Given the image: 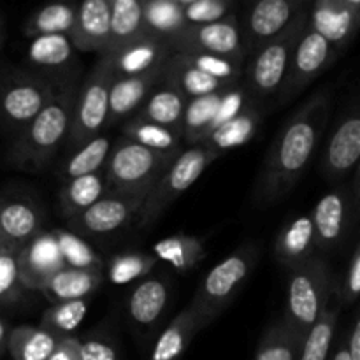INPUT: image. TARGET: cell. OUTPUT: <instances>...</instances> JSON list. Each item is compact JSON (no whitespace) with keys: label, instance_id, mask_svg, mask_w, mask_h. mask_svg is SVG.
<instances>
[{"label":"cell","instance_id":"6da1fadb","mask_svg":"<svg viewBox=\"0 0 360 360\" xmlns=\"http://www.w3.org/2000/svg\"><path fill=\"white\" fill-rule=\"evenodd\" d=\"M330 111L327 91H316L285 122L266 155L253 200L271 206L292 192L311 164Z\"/></svg>","mask_w":360,"mask_h":360},{"label":"cell","instance_id":"7a4b0ae2","mask_svg":"<svg viewBox=\"0 0 360 360\" xmlns=\"http://www.w3.org/2000/svg\"><path fill=\"white\" fill-rule=\"evenodd\" d=\"M77 90L76 81L62 83L44 109L13 139L9 164L20 171L41 172L67 144L72 125Z\"/></svg>","mask_w":360,"mask_h":360},{"label":"cell","instance_id":"3957f363","mask_svg":"<svg viewBox=\"0 0 360 360\" xmlns=\"http://www.w3.org/2000/svg\"><path fill=\"white\" fill-rule=\"evenodd\" d=\"M334 274L319 255L288 271L285 320L302 336L319 323L338 294Z\"/></svg>","mask_w":360,"mask_h":360},{"label":"cell","instance_id":"277c9868","mask_svg":"<svg viewBox=\"0 0 360 360\" xmlns=\"http://www.w3.org/2000/svg\"><path fill=\"white\" fill-rule=\"evenodd\" d=\"M179 155L160 153L122 137L112 144L104 167L108 192L148 197Z\"/></svg>","mask_w":360,"mask_h":360},{"label":"cell","instance_id":"5b68a950","mask_svg":"<svg viewBox=\"0 0 360 360\" xmlns=\"http://www.w3.org/2000/svg\"><path fill=\"white\" fill-rule=\"evenodd\" d=\"M58 84L34 69L0 70V127L14 137L48 105Z\"/></svg>","mask_w":360,"mask_h":360},{"label":"cell","instance_id":"8992f818","mask_svg":"<svg viewBox=\"0 0 360 360\" xmlns=\"http://www.w3.org/2000/svg\"><path fill=\"white\" fill-rule=\"evenodd\" d=\"M309 7L311 4L299 14L297 20L280 37L267 42L266 46L248 56V63L245 67L246 90L252 94L255 101L278 97L280 94L288 69H290L295 46L309 23Z\"/></svg>","mask_w":360,"mask_h":360},{"label":"cell","instance_id":"52a82bcc","mask_svg":"<svg viewBox=\"0 0 360 360\" xmlns=\"http://www.w3.org/2000/svg\"><path fill=\"white\" fill-rule=\"evenodd\" d=\"M115 79L116 72L111 60L108 56H101L94 70L88 74L84 83L77 90L72 125L65 144L70 153L79 150L95 137L102 136V130L108 127L109 97Z\"/></svg>","mask_w":360,"mask_h":360},{"label":"cell","instance_id":"ba28073f","mask_svg":"<svg viewBox=\"0 0 360 360\" xmlns=\"http://www.w3.org/2000/svg\"><path fill=\"white\" fill-rule=\"evenodd\" d=\"M257 259H259L257 246L245 245L206 274L202 285L190 302L204 327L213 322L236 297L241 285L252 274Z\"/></svg>","mask_w":360,"mask_h":360},{"label":"cell","instance_id":"9c48e42d","mask_svg":"<svg viewBox=\"0 0 360 360\" xmlns=\"http://www.w3.org/2000/svg\"><path fill=\"white\" fill-rule=\"evenodd\" d=\"M217 158L218 155L202 144L183 150V153L162 174V178L158 179L157 185L144 200L143 210L137 217L139 227L148 229L157 224L158 218L167 211V207L178 197H181V193H185Z\"/></svg>","mask_w":360,"mask_h":360},{"label":"cell","instance_id":"30bf717a","mask_svg":"<svg viewBox=\"0 0 360 360\" xmlns=\"http://www.w3.org/2000/svg\"><path fill=\"white\" fill-rule=\"evenodd\" d=\"M340 56L341 53L327 39L316 34L308 23L297 46H295L290 69H288L283 86L276 97L278 104H288L292 98L302 94L308 88V84H311L316 77L322 76Z\"/></svg>","mask_w":360,"mask_h":360},{"label":"cell","instance_id":"8fae6325","mask_svg":"<svg viewBox=\"0 0 360 360\" xmlns=\"http://www.w3.org/2000/svg\"><path fill=\"white\" fill-rule=\"evenodd\" d=\"M360 160V91L327 139L322 153V174L329 181H343Z\"/></svg>","mask_w":360,"mask_h":360},{"label":"cell","instance_id":"7c38bea8","mask_svg":"<svg viewBox=\"0 0 360 360\" xmlns=\"http://www.w3.org/2000/svg\"><path fill=\"white\" fill-rule=\"evenodd\" d=\"M306 0H260L248 9L243 27L248 56L288 30L308 7Z\"/></svg>","mask_w":360,"mask_h":360},{"label":"cell","instance_id":"4fadbf2b","mask_svg":"<svg viewBox=\"0 0 360 360\" xmlns=\"http://www.w3.org/2000/svg\"><path fill=\"white\" fill-rule=\"evenodd\" d=\"M316 250H333L347 239L360 220L350 186H338L316 202L311 211Z\"/></svg>","mask_w":360,"mask_h":360},{"label":"cell","instance_id":"5bb4252c","mask_svg":"<svg viewBox=\"0 0 360 360\" xmlns=\"http://www.w3.org/2000/svg\"><path fill=\"white\" fill-rule=\"evenodd\" d=\"M171 48L174 49V53H211V55L243 60V62L248 58L243 28L236 16L211 25H199V27L188 25L186 30L171 42Z\"/></svg>","mask_w":360,"mask_h":360},{"label":"cell","instance_id":"9a60e30c","mask_svg":"<svg viewBox=\"0 0 360 360\" xmlns=\"http://www.w3.org/2000/svg\"><path fill=\"white\" fill-rule=\"evenodd\" d=\"M144 195H129V193L105 192L101 200L90 210L69 221V229L76 234L83 236H109L120 229L127 227L130 221L137 220Z\"/></svg>","mask_w":360,"mask_h":360},{"label":"cell","instance_id":"2e32d148","mask_svg":"<svg viewBox=\"0 0 360 360\" xmlns=\"http://www.w3.org/2000/svg\"><path fill=\"white\" fill-rule=\"evenodd\" d=\"M309 27L343 55L360 32V0H316L309 7Z\"/></svg>","mask_w":360,"mask_h":360},{"label":"cell","instance_id":"e0dca14e","mask_svg":"<svg viewBox=\"0 0 360 360\" xmlns=\"http://www.w3.org/2000/svg\"><path fill=\"white\" fill-rule=\"evenodd\" d=\"M76 51L69 35H41L32 39L28 44L27 60L35 72L62 84L76 81L79 67Z\"/></svg>","mask_w":360,"mask_h":360},{"label":"cell","instance_id":"ac0fdd59","mask_svg":"<svg viewBox=\"0 0 360 360\" xmlns=\"http://www.w3.org/2000/svg\"><path fill=\"white\" fill-rule=\"evenodd\" d=\"M65 267L55 231L41 232L20 250V273L27 290H42L56 273Z\"/></svg>","mask_w":360,"mask_h":360},{"label":"cell","instance_id":"d6986e66","mask_svg":"<svg viewBox=\"0 0 360 360\" xmlns=\"http://www.w3.org/2000/svg\"><path fill=\"white\" fill-rule=\"evenodd\" d=\"M172 55L174 49L167 41L144 34L108 55V58L115 67L116 77H127L164 70Z\"/></svg>","mask_w":360,"mask_h":360},{"label":"cell","instance_id":"ffe728a7","mask_svg":"<svg viewBox=\"0 0 360 360\" xmlns=\"http://www.w3.org/2000/svg\"><path fill=\"white\" fill-rule=\"evenodd\" d=\"M44 214L32 197L23 193L0 195V225L6 245L23 248L42 231Z\"/></svg>","mask_w":360,"mask_h":360},{"label":"cell","instance_id":"44dd1931","mask_svg":"<svg viewBox=\"0 0 360 360\" xmlns=\"http://www.w3.org/2000/svg\"><path fill=\"white\" fill-rule=\"evenodd\" d=\"M111 0H84L77 6L70 41L77 51L108 55L111 42Z\"/></svg>","mask_w":360,"mask_h":360},{"label":"cell","instance_id":"7402d4cb","mask_svg":"<svg viewBox=\"0 0 360 360\" xmlns=\"http://www.w3.org/2000/svg\"><path fill=\"white\" fill-rule=\"evenodd\" d=\"M164 70L141 74V76L116 77L109 97L108 127H116L127 120L134 118L144 102L148 101L155 88L164 79Z\"/></svg>","mask_w":360,"mask_h":360},{"label":"cell","instance_id":"603a6c76","mask_svg":"<svg viewBox=\"0 0 360 360\" xmlns=\"http://www.w3.org/2000/svg\"><path fill=\"white\" fill-rule=\"evenodd\" d=\"M171 299V285L164 276L141 280L127 299V315L134 326L151 329L160 322Z\"/></svg>","mask_w":360,"mask_h":360},{"label":"cell","instance_id":"cb8c5ba5","mask_svg":"<svg viewBox=\"0 0 360 360\" xmlns=\"http://www.w3.org/2000/svg\"><path fill=\"white\" fill-rule=\"evenodd\" d=\"M315 225L311 213L299 214L281 227L274 239V257L288 271L316 255Z\"/></svg>","mask_w":360,"mask_h":360},{"label":"cell","instance_id":"d4e9b609","mask_svg":"<svg viewBox=\"0 0 360 360\" xmlns=\"http://www.w3.org/2000/svg\"><path fill=\"white\" fill-rule=\"evenodd\" d=\"M102 283H104V273L65 266L42 287L41 294L51 304L81 301V299H90L102 287Z\"/></svg>","mask_w":360,"mask_h":360},{"label":"cell","instance_id":"484cf974","mask_svg":"<svg viewBox=\"0 0 360 360\" xmlns=\"http://www.w3.org/2000/svg\"><path fill=\"white\" fill-rule=\"evenodd\" d=\"M200 329H204L199 315L192 306H186L181 313L174 316L158 336L150 360H181L186 348Z\"/></svg>","mask_w":360,"mask_h":360},{"label":"cell","instance_id":"4316f807","mask_svg":"<svg viewBox=\"0 0 360 360\" xmlns=\"http://www.w3.org/2000/svg\"><path fill=\"white\" fill-rule=\"evenodd\" d=\"M186 104H188V98L178 88L162 79V83L155 88L153 94L144 102L137 116L183 134Z\"/></svg>","mask_w":360,"mask_h":360},{"label":"cell","instance_id":"83f0119b","mask_svg":"<svg viewBox=\"0 0 360 360\" xmlns=\"http://www.w3.org/2000/svg\"><path fill=\"white\" fill-rule=\"evenodd\" d=\"M260 123H262V112H260L257 102H253L241 115H238L231 122L224 123L217 130H213L202 141V146L210 148L218 157H221L227 151L236 150V148L245 146L246 143H250L255 137Z\"/></svg>","mask_w":360,"mask_h":360},{"label":"cell","instance_id":"f1b7e54d","mask_svg":"<svg viewBox=\"0 0 360 360\" xmlns=\"http://www.w3.org/2000/svg\"><path fill=\"white\" fill-rule=\"evenodd\" d=\"M105 192H108V185H105L104 171L62 183V188L58 192L60 213L63 218H67V221L74 220L90 210L97 200H101Z\"/></svg>","mask_w":360,"mask_h":360},{"label":"cell","instance_id":"f546056e","mask_svg":"<svg viewBox=\"0 0 360 360\" xmlns=\"http://www.w3.org/2000/svg\"><path fill=\"white\" fill-rule=\"evenodd\" d=\"M164 81H167L169 84L178 88L188 101L206 97V95L211 94H218V91H224L227 90V88L234 86V84L221 83V81L200 72L195 67L186 63L178 53H174L172 58L169 60L164 72Z\"/></svg>","mask_w":360,"mask_h":360},{"label":"cell","instance_id":"4dcf8cb0","mask_svg":"<svg viewBox=\"0 0 360 360\" xmlns=\"http://www.w3.org/2000/svg\"><path fill=\"white\" fill-rule=\"evenodd\" d=\"M153 255L171 266L176 273H188L204 260L206 246L197 236L172 234L155 243Z\"/></svg>","mask_w":360,"mask_h":360},{"label":"cell","instance_id":"1f68e13d","mask_svg":"<svg viewBox=\"0 0 360 360\" xmlns=\"http://www.w3.org/2000/svg\"><path fill=\"white\" fill-rule=\"evenodd\" d=\"M60 338L41 326L13 327L7 341V354L13 360H49Z\"/></svg>","mask_w":360,"mask_h":360},{"label":"cell","instance_id":"d6a6232c","mask_svg":"<svg viewBox=\"0 0 360 360\" xmlns=\"http://www.w3.org/2000/svg\"><path fill=\"white\" fill-rule=\"evenodd\" d=\"M122 132L127 139L134 141L144 148H150V150L160 151V153L179 155L183 151L181 144L185 143L183 134L176 132L169 127L148 122L137 115L123 123Z\"/></svg>","mask_w":360,"mask_h":360},{"label":"cell","instance_id":"836d02e7","mask_svg":"<svg viewBox=\"0 0 360 360\" xmlns=\"http://www.w3.org/2000/svg\"><path fill=\"white\" fill-rule=\"evenodd\" d=\"M111 42L108 55L148 34L143 0H111Z\"/></svg>","mask_w":360,"mask_h":360},{"label":"cell","instance_id":"e575fe53","mask_svg":"<svg viewBox=\"0 0 360 360\" xmlns=\"http://www.w3.org/2000/svg\"><path fill=\"white\" fill-rule=\"evenodd\" d=\"M304 340L283 316L262 334L253 360H299Z\"/></svg>","mask_w":360,"mask_h":360},{"label":"cell","instance_id":"d590c367","mask_svg":"<svg viewBox=\"0 0 360 360\" xmlns=\"http://www.w3.org/2000/svg\"><path fill=\"white\" fill-rule=\"evenodd\" d=\"M143 6L148 34L164 39L169 44L188 27L179 0H143Z\"/></svg>","mask_w":360,"mask_h":360},{"label":"cell","instance_id":"8d00e7d4","mask_svg":"<svg viewBox=\"0 0 360 360\" xmlns=\"http://www.w3.org/2000/svg\"><path fill=\"white\" fill-rule=\"evenodd\" d=\"M111 150L112 144L109 137L98 136L91 139L90 143L84 144V146H81L79 150L69 153V157L65 158V162H63L58 171L62 183L104 171Z\"/></svg>","mask_w":360,"mask_h":360},{"label":"cell","instance_id":"74e56055","mask_svg":"<svg viewBox=\"0 0 360 360\" xmlns=\"http://www.w3.org/2000/svg\"><path fill=\"white\" fill-rule=\"evenodd\" d=\"M76 4H49L30 14V18L25 21L23 32L30 39L56 34L70 35L74 23H76Z\"/></svg>","mask_w":360,"mask_h":360},{"label":"cell","instance_id":"f35d334b","mask_svg":"<svg viewBox=\"0 0 360 360\" xmlns=\"http://www.w3.org/2000/svg\"><path fill=\"white\" fill-rule=\"evenodd\" d=\"M225 91V90H224ZM224 91L192 98L186 104L185 122H183V139L192 146H199L211 132L218 109H220Z\"/></svg>","mask_w":360,"mask_h":360},{"label":"cell","instance_id":"ab89813d","mask_svg":"<svg viewBox=\"0 0 360 360\" xmlns=\"http://www.w3.org/2000/svg\"><path fill=\"white\" fill-rule=\"evenodd\" d=\"M341 304L330 306L326 315L319 320L315 327L306 336L299 360H330L336 340V327L340 320Z\"/></svg>","mask_w":360,"mask_h":360},{"label":"cell","instance_id":"60d3db41","mask_svg":"<svg viewBox=\"0 0 360 360\" xmlns=\"http://www.w3.org/2000/svg\"><path fill=\"white\" fill-rule=\"evenodd\" d=\"M55 234L67 267L104 273L105 264L102 257L79 234L72 232L70 229H56Z\"/></svg>","mask_w":360,"mask_h":360},{"label":"cell","instance_id":"b9f144b4","mask_svg":"<svg viewBox=\"0 0 360 360\" xmlns=\"http://www.w3.org/2000/svg\"><path fill=\"white\" fill-rule=\"evenodd\" d=\"M157 264L158 259L153 253L122 252L116 253L109 260L105 271H108V278L111 280V283L127 285L130 281L144 280V278L150 276Z\"/></svg>","mask_w":360,"mask_h":360},{"label":"cell","instance_id":"7bdbcfd3","mask_svg":"<svg viewBox=\"0 0 360 360\" xmlns=\"http://www.w3.org/2000/svg\"><path fill=\"white\" fill-rule=\"evenodd\" d=\"M186 63L195 67L200 72L207 74V76L214 77V79L221 81L227 84H238L241 79L243 72H245V62L243 60L225 58V56L211 55V53H200V51H185L178 53Z\"/></svg>","mask_w":360,"mask_h":360},{"label":"cell","instance_id":"ee69618b","mask_svg":"<svg viewBox=\"0 0 360 360\" xmlns=\"http://www.w3.org/2000/svg\"><path fill=\"white\" fill-rule=\"evenodd\" d=\"M88 313V299L81 301H67L51 304L41 319L42 329L56 334L58 338L74 336V330L79 327Z\"/></svg>","mask_w":360,"mask_h":360},{"label":"cell","instance_id":"f6af8a7d","mask_svg":"<svg viewBox=\"0 0 360 360\" xmlns=\"http://www.w3.org/2000/svg\"><path fill=\"white\" fill-rule=\"evenodd\" d=\"M25 290L20 273V248L6 245L0 250V304L20 301Z\"/></svg>","mask_w":360,"mask_h":360},{"label":"cell","instance_id":"bcb514c9","mask_svg":"<svg viewBox=\"0 0 360 360\" xmlns=\"http://www.w3.org/2000/svg\"><path fill=\"white\" fill-rule=\"evenodd\" d=\"M186 23L192 27L211 25L234 16V4L231 0H179Z\"/></svg>","mask_w":360,"mask_h":360},{"label":"cell","instance_id":"7dc6e473","mask_svg":"<svg viewBox=\"0 0 360 360\" xmlns=\"http://www.w3.org/2000/svg\"><path fill=\"white\" fill-rule=\"evenodd\" d=\"M336 299L341 304V308L354 304L355 301L360 299V236L357 246L354 250V255L350 259V264H348L347 273H345L340 285H338Z\"/></svg>","mask_w":360,"mask_h":360},{"label":"cell","instance_id":"c3c4849f","mask_svg":"<svg viewBox=\"0 0 360 360\" xmlns=\"http://www.w3.org/2000/svg\"><path fill=\"white\" fill-rule=\"evenodd\" d=\"M83 343V359L84 360H118V348L111 336L94 333L81 338Z\"/></svg>","mask_w":360,"mask_h":360},{"label":"cell","instance_id":"681fc988","mask_svg":"<svg viewBox=\"0 0 360 360\" xmlns=\"http://www.w3.org/2000/svg\"><path fill=\"white\" fill-rule=\"evenodd\" d=\"M49 360H84L83 359V343L81 338L67 336L60 338L55 352Z\"/></svg>","mask_w":360,"mask_h":360},{"label":"cell","instance_id":"f907efd6","mask_svg":"<svg viewBox=\"0 0 360 360\" xmlns=\"http://www.w3.org/2000/svg\"><path fill=\"white\" fill-rule=\"evenodd\" d=\"M347 343L352 360H360V308L354 319V326H352L350 334L347 336Z\"/></svg>","mask_w":360,"mask_h":360},{"label":"cell","instance_id":"816d5d0a","mask_svg":"<svg viewBox=\"0 0 360 360\" xmlns=\"http://www.w3.org/2000/svg\"><path fill=\"white\" fill-rule=\"evenodd\" d=\"M352 197H354V202H355V210H357L359 217H360V160L354 171V179H352Z\"/></svg>","mask_w":360,"mask_h":360},{"label":"cell","instance_id":"f5cc1de1","mask_svg":"<svg viewBox=\"0 0 360 360\" xmlns=\"http://www.w3.org/2000/svg\"><path fill=\"white\" fill-rule=\"evenodd\" d=\"M330 360H352L350 352H348L347 338H345V340L338 341L336 348H334L333 355H330Z\"/></svg>","mask_w":360,"mask_h":360},{"label":"cell","instance_id":"db71d44e","mask_svg":"<svg viewBox=\"0 0 360 360\" xmlns=\"http://www.w3.org/2000/svg\"><path fill=\"white\" fill-rule=\"evenodd\" d=\"M9 326L6 320L0 319V359L7 354V341H9Z\"/></svg>","mask_w":360,"mask_h":360},{"label":"cell","instance_id":"11a10c76","mask_svg":"<svg viewBox=\"0 0 360 360\" xmlns=\"http://www.w3.org/2000/svg\"><path fill=\"white\" fill-rule=\"evenodd\" d=\"M6 41V18L0 14V42Z\"/></svg>","mask_w":360,"mask_h":360},{"label":"cell","instance_id":"9f6ffc18","mask_svg":"<svg viewBox=\"0 0 360 360\" xmlns=\"http://www.w3.org/2000/svg\"><path fill=\"white\" fill-rule=\"evenodd\" d=\"M6 246V239H4V232H2V225H0V250Z\"/></svg>","mask_w":360,"mask_h":360},{"label":"cell","instance_id":"6f0895ef","mask_svg":"<svg viewBox=\"0 0 360 360\" xmlns=\"http://www.w3.org/2000/svg\"><path fill=\"white\" fill-rule=\"evenodd\" d=\"M2 44H4V41H2V42H0V49H2Z\"/></svg>","mask_w":360,"mask_h":360}]
</instances>
